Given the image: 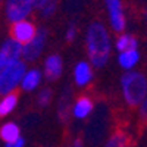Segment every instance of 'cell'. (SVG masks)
I'll use <instances>...</instances> for the list:
<instances>
[{
    "mask_svg": "<svg viewBox=\"0 0 147 147\" xmlns=\"http://www.w3.org/2000/svg\"><path fill=\"white\" fill-rule=\"evenodd\" d=\"M94 80V66L87 60H80L74 66V82L77 87L84 88Z\"/></svg>",
    "mask_w": 147,
    "mask_h": 147,
    "instance_id": "cell-9",
    "label": "cell"
},
{
    "mask_svg": "<svg viewBox=\"0 0 147 147\" xmlns=\"http://www.w3.org/2000/svg\"><path fill=\"white\" fill-rule=\"evenodd\" d=\"M43 74L47 81H56L62 77L63 72V60L57 53H52L44 59Z\"/></svg>",
    "mask_w": 147,
    "mask_h": 147,
    "instance_id": "cell-10",
    "label": "cell"
},
{
    "mask_svg": "<svg viewBox=\"0 0 147 147\" xmlns=\"http://www.w3.org/2000/svg\"><path fill=\"white\" fill-rule=\"evenodd\" d=\"M121 90L128 106L140 107L147 97V77L140 71L125 72L121 78Z\"/></svg>",
    "mask_w": 147,
    "mask_h": 147,
    "instance_id": "cell-2",
    "label": "cell"
},
{
    "mask_svg": "<svg viewBox=\"0 0 147 147\" xmlns=\"http://www.w3.org/2000/svg\"><path fill=\"white\" fill-rule=\"evenodd\" d=\"M138 110H140V116H141L143 119H147V97H146V100L140 105Z\"/></svg>",
    "mask_w": 147,
    "mask_h": 147,
    "instance_id": "cell-21",
    "label": "cell"
},
{
    "mask_svg": "<svg viewBox=\"0 0 147 147\" xmlns=\"http://www.w3.org/2000/svg\"><path fill=\"white\" fill-rule=\"evenodd\" d=\"M46 41H47V30L46 28H40L37 35L34 38L24 44V53H22V60L25 62H35L37 59H40V56L44 52L46 47Z\"/></svg>",
    "mask_w": 147,
    "mask_h": 147,
    "instance_id": "cell-6",
    "label": "cell"
},
{
    "mask_svg": "<svg viewBox=\"0 0 147 147\" xmlns=\"http://www.w3.org/2000/svg\"><path fill=\"white\" fill-rule=\"evenodd\" d=\"M52 97H53V93L50 88H43V90H40L38 96H37V103H38L40 107H46L50 105Z\"/></svg>",
    "mask_w": 147,
    "mask_h": 147,
    "instance_id": "cell-18",
    "label": "cell"
},
{
    "mask_svg": "<svg viewBox=\"0 0 147 147\" xmlns=\"http://www.w3.org/2000/svg\"><path fill=\"white\" fill-rule=\"evenodd\" d=\"M140 52L138 50H128V52H122L118 55V65L124 69L125 72L129 71H136V66L140 62Z\"/></svg>",
    "mask_w": 147,
    "mask_h": 147,
    "instance_id": "cell-13",
    "label": "cell"
},
{
    "mask_svg": "<svg viewBox=\"0 0 147 147\" xmlns=\"http://www.w3.org/2000/svg\"><path fill=\"white\" fill-rule=\"evenodd\" d=\"M18 100H19V97L16 93H10V94L3 96L2 100H0V116L5 118L9 113L13 112L15 107L18 106Z\"/></svg>",
    "mask_w": 147,
    "mask_h": 147,
    "instance_id": "cell-16",
    "label": "cell"
},
{
    "mask_svg": "<svg viewBox=\"0 0 147 147\" xmlns=\"http://www.w3.org/2000/svg\"><path fill=\"white\" fill-rule=\"evenodd\" d=\"M75 37H77V28H75L74 24H71V25L68 27V30H66V32H65V38H66V41H74Z\"/></svg>",
    "mask_w": 147,
    "mask_h": 147,
    "instance_id": "cell-19",
    "label": "cell"
},
{
    "mask_svg": "<svg viewBox=\"0 0 147 147\" xmlns=\"http://www.w3.org/2000/svg\"><path fill=\"white\" fill-rule=\"evenodd\" d=\"M115 49L119 53L128 52V50H138V40L132 34L122 32L115 41Z\"/></svg>",
    "mask_w": 147,
    "mask_h": 147,
    "instance_id": "cell-14",
    "label": "cell"
},
{
    "mask_svg": "<svg viewBox=\"0 0 147 147\" xmlns=\"http://www.w3.org/2000/svg\"><path fill=\"white\" fill-rule=\"evenodd\" d=\"M27 71L28 68L25 60H19L13 65L0 69V94H2V97L10 93H15V90L21 87L22 78Z\"/></svg>",
    "mask_w": 147,
    "mask_h": 147,
    "instance_id": "cell-3",
    "label": "cell"
},
{
    "mask_svg": "<svg viewBox=\"0 0 147 147\" xmlns=\"http://www.w3.org/2000/svg\"><path fill=\"white\" fill-rule=\"evenodd\" d=\"M127 143H128V138H127L125 134L116 132L105 143L103 147H127Z\"/></svg>",
    "mask_w": 147,
    "mask_h": 147,
    "instance_id": "cell-17",
    "label": "cell"
},
{
    "mask_svg": "<svg viewBox=\"0 0 147 147\" xmlns=\"http://www.w3.org/2000/svg\"><path fill=\"white\" fill-rule=\"evenodd\" d=\"M85 46L90 63L94 68H103L107 65L112 52L109 31L102 22H91L85 35Z\"/></svg>",
    "mask_w": 147,
    "mask_h": 147,
    "instance_id": "cell-1",
    "label": "cell"
},
{
    "mask_svg": "<svg viewBox=\"0 0 147 147\" xmlns=\"http://www.w3.org/2000/svg\"><path fill=\"white\" fill-rule=\"evenodd\" d=\"M72 147H82V140H80V138H77L75 141L72 143Z\"/></svg>",
    "mask_w": 147,
    "mask_h": 147,
    "instance_id": "cell-23",
    "label": "cell"
},
{
    "mask_svg": "<svg viewBox=\"0 0 147 147\" xmlns=\"http://www.w3.org/2000/svg\"><path fill=\"white\" fill-rule=\"evenodd\" d=\"M43 78H44L43 71L37 69V68H30L25 72V75H24L19 88L22 91H25V93H32V91H35L41 85Z\"/></svg>",
    "mask_w": 147,
    "mask_h": 147,
    "instance_id": "cell-11",
    "label": "cell"
},
{
    "mask_svg": "<svg viewBox=\"0 0 147 147\" xmlns=\"http://www.w3.org/2000/svg\"><path fill=\"white\" fill-rule=\"evenodd\" d=\"M105 5L109 13V22L113 31L121 32L125 30L127 21L124 15V9H122V2L121 0H105Z\"/></svg>",
    "mask_w": 147,
    "mask_h": 147,
    "instance_id": "cell-7",
    "label": "cell"
},
{
    "mask_svg": "<svg viewBox=\"0 0 147 147\" xmlns=\"http://www.w3.org/2000/svg\"><path fill=\"white\" fill-rule=\"evenodd\" d=\"M35 7L34 0H6L5 3V12L9 22L15 24L25 21Z\"/></svg>",
    "mask_w": 147,
    "mask_h": 147,
    "instance_id": "cell-4",
    "label": "cell"
},
{
    "mask_svg": "<svg viewBox=\"0 0 147 147\" xmlns=\"http://www.w3.org/2000/svg\"><path fill=\"white\" fill-rule=\"evenodd\" d=\"M50 2H52V0H34L35 7H37V9H40V10H41V9L46 6V5H49V3H50Z\"/></svg>",
    "mask_w": 147,
    "mask_h": 147,
    "instance_id": "cell-22",
    "label": "cell"
},
{
    "mask_svg": "<svg viewBox=\"0 0 147 147\" xmlns=\"http://www.w3.org/2000/svg\"><path fill=\"white\" fill-rule=\"evenodd\" d=\"M37 32H38V30L35 28L34 22L27 21V19L12 24V27H10V37L15 38L16 41H19L21 44L30 43L37 35Z\"/></svg>",
    "mask_w": 147,
    "mask_h": 147,
    "instance_id": "cell-8",
    "label": "cell"
},
{
    "mask_svg": "<svg viewBox=\"0 0 147 147\" xmlns=\"http://www.w3.org/2000/svg\"><path fill=\"white\" fill-rule=\"evenodd\" d=\"M0 138L6 143L15 141L18 138H21V128L15 124V122H5L0 127Z\"/></svg>",
    "mask_w": 147,
    "mask_h": 147,
    "instance_id": "cell-15",
    "label": "cell"
},
{
    "mask_svg": "<svg viewBox=\"0 0 147 147\" xmlns=\"http://www.w3.org/2000/svg\"><path fill=\"white\" fill-rule=\"evenodd\" d=\"M22 53H24V44H21L12 37L6 38L0 46V69L22 60Z\"/></svg>",
    "mask_w": 147,
    "mask_h": 147,
    "instance_id": "cell-5",
    "label": "cell"
},
{
    "mask_svg": "<svg viewBox=\"0 0 147 147\" xmlns=\"http://www.w3.org/2000/svg\"><path fill=\"white\" fill-rule=\"evenodd\" d=\"M5 147H25V140H24V137L15 140V141H10V143H6Z\"/></svg>",
    "mask_w": 147,
    "mask_h": 147,
    "instance_id": "cell-20",
    "label": "cell"
},
{
    "mask_svg": "<svg viewBox=\"0 0 147 147\" xmlns=\"http://www.w3.org/2000/svg\"><path fill=\"white\" fill-rule=\"evenodd\" d=\"M94 110V102L88 96H80L72 105V116L75 119H87Z\"/></svg>",
    "mask_w": 147,
    "mask_h": 147,
    "instance_id": "cell-12",
    "label": "cell"
}]
</instances>
